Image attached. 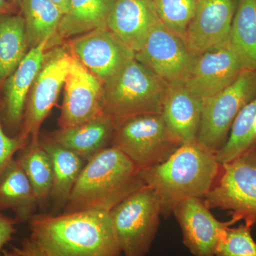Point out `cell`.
I'll return each mask as SVG.
<instances>
[{
	"instance_id": "obj_1",
	"label": "cell",
	"mask_w": 256,
	"mask_h": 256,
	"mask_svg": "<svg viewBox=\"0 0 256 256\" xmlns=\"http://www.w3.org/2000/svg\"><path fill=\"white\" fill-rule=\"evenodd\" d=\"M30 236L50 256H121L110 214L104 210L36 214Z\"/></svg>"
},
{
	"instance_id": "obj_2",
	"label": "cell",
	"mask_w": 256,
	"mask_h": 256,
	"mask_svg": "<svg viewBox=\"0 0 256 256\" xmlns=\"http://www.w3.org/2000/svg\"><path fill=\"white\" fill-rule=\"evenodd\" d=\"M216 154L196 141L185 143L163 162L141 170L144 184L160 197L162 215L168 216L186 198H203L220 172Z\"/></svg>"
},
{
	"instance_id": "obj_3",
	"label": "cell",
	"mask_w": 256,
	"mask_h": 256,
	"mask_svg": "<svg viewBox=\"0 0 256 256\" xmlns=\"http://www.w3.org/2000/svg\"><path fill=\"white\" fill-rule=\"evenodd\" d=\"M144 186L134 163L118 148L108 146L86 162L62 213L110 212Z\"/></svg>"
},
{
	"instance_id": "obj_4",
	"label": "cell",
	"mask_w": 256,
	"mask_h": 256,
	"mask_svg": "<svg viewBox=\"0 0 256 256\" xmlns=\"http://www.w3.org/2000/svg\"><path fill=\"white\" fill-rule=\"evenodd\" d=\"M168 84L136 58L104 84V114L114 122L146 114H161Z\"/></svg>"
},
{
	"instance_id": "obj_5",
	"label": "cell",
	"mask_w": 256,
	"mask_h": 256,
	"mask_svg": "<svg viewBox=\"0 0 256 256\" xmlns=\"http://www.w3.org/2000/svg\"><path fill=\"white\" fill-rule=\"evenodd\" d=\"M124 256H146L159 228L162 204L152 188L133 192L109 212Z\"/></svg>"
},
{
	"instance_id": "obj_6",
	"label": "cell",
	"mask_w": 256,
	"mask_h": 256,
	"mask_svg": "<svg viewBox=\"0 0 256 256\" xmlns=\"http://www.w3.org/2000/svg\"><path fill=\"white\" fill-rule=\"evenodd\" d=\"M110 144L140 171L163 162L182 146L170 134L161 114H138L114 122Z\"/></svg>"
},
{
	"instance_id": "obj_7",
	"label": "cell",
	"mask_w": 256,
	"mask_h": 256,
	"mask_svg": "<svg viewBox=\"0 0 256 256\" xmlns=\"http://www.w3.org/2000/svg\"><path fill=\"white\" fill-rule=\"evenodd\" d=\"M208 208L228 210L232 220L256 224V148L220 164L210 192L202 198Z\"/></svg>"
},
{
	"instance_id": "obj_8",
	"label": "cell",
	"mask_w": 256,
	"mask_h": 256,
	"mask_svg": "<svg viewBox=\"0 0 256 256\" xmlns=\"http://www.w3.org/2000/svg\"><path fill=\"white\" fill-rule=\"evenodd\" d=\"M256 96V70H247L230 86L203 100L197 142L216 153L227 142L240 111Z\"/></svg>"
},
{
	"instance_id": "obj_9",
	"label": "cell",
	"mask_w": 256,
	"mask_h": 256,
	"mask_svg": "<svg viewBox=\"0 0 256 256\" xmlns=\"http://www.w3.org/2000/svg\"><path fill=\"white\" fill-rule=\"evenodd\" d=\"M73 58L70 50L66 46L46 50L26 100L20 137L30 138L32 143L40 142V128L56 102Z\"/></svg>"
},
{
	"instance_id": "obj_10",
	"label": "cell",
	"mask_w": 256,
	"mask_h": 256,
	"mask_svg": "<svg viewBox=\"0 0 256 256\" xmlns=\"http://www.w3.org/2000/svg\"><path fill=\"white\" fill-rule=\"evenodd\" d=\"M196 56L181 37L160 22L150 32L134 58L151 69L166 84H172L185 82Z\"/></svg>"
},
{
	"instance_id": "obj_11",
	"label": "cell",
	"mask_w": 256,
	"mask_h": 256,
	"mask_svg": "<svg viewBox=\"0 0 256 256\" xmlns=\"http://www.w3.org/2000/svg\"><path fill=\"white\" fill-rule=\"evenodd\" d=\"M247 70L250 69L245 60L228 40L196 56L184 84L204 100L230 86Z\"/></svg>"
},
{
	"instance_id": "obj_12",
	"label": "cell",
	"mask_w": 256,
	"mask_h": 256,
	"mask_svg": "<svg viewBox=\"0 0 256 256\" xmlns=\"http://www.w3.org/2000/svg\"><path fill=\"white\" fill-rule=\"evenodd\" d=\"M68 48L104 84L117 75L136 56L106 26L76 37L70 42Z\"/></svg>"
},
{
	"instance_id": "obj_13",
	"label": "cell",
	"mask_w": 256,
	"mask_h": 256,
	"mask_svg": "<svg viewBox=\"0 0 256 256\" xmlns=\"http://www.w3.org/2000/svg\"><path fill=\"white\" fill-rule=\"evenodd\" d=\"M64 88L60 128L73 127L104 114V82L74 56Z\"/></svg>"
},
{
	"instance_id": "obj_14",
	"label": "cell",
	"mask_w": 256,
	"mask_h": 256,
	"mask_svg": "<svg viewBox=\"0 0 256 256\" xmlns=\"http://www.w3.org/2000/svg\"><path fill=\"white\" fill-rule=\"evenodd\" d=\"M238 0H198L184 42L198 56L228 41Z\"/></svg>"
},
{
	"instance_id": "obj_15",
	"label": "cell",
	"mask_w": 256,
	"mask_h": 256,
	"mask_svg": "<svg viewBox=\"0 0 256 256\" xmlns=\"http://www.w3.org/2000/svg\"><path fill=\"white\" fill-rule=\"evenodd\" d=\"M172 213L182 232L183 242L194 256H216L224 230L236 223L217 220L201 198L192 197L178 203Z\"/></svg>"
},
{
	"instance_id": "obj_16",
	"label": "cell",
	"mask_w": 256,
	"mask_h": 256,
	"mask_svg": "<svg viewBox=\"0 0 256 256\" xmlns=\"http://www.w3.org/2000/svg\"><path fill=\"white\" fill-rule=\"evenodd\" d=\"M50 42L45 41L28 50L16 70L4 82V100L1 118L3 128L20 132L28 95L44 60Z\"/></svg>"
},
{
	"instance_id": "obj_17",
	"label": "cell",
	"mask_w": 256,
	"mask_h": 256,
	"mask_svg": "<svg viewBox=\"0 0 256 256\" xmlns=\"http://www.w3.org/2000/svg\"><path fill=\"white\" fill-rule=\"evenodd\" d=\"M203 100L184 82L168 84L161 114L168 130L180 144L197 140L201 124Z\"/></svg>"
},
{
	"instance_id": "obj_18",
	"label": "cell",
	"mask_w": 256,
	"mask_h": 256,
	"mask_svg": "<svg viewBox=\"0 0 256 256\" xmlns=\"http://www.w3.org/2000/svg\"><path fill=\"white\" fill-rule=\"evenodd\" d=\"M160 22L152 0H116L106 26L136 53Z\"/></svg>"
},
{
	"instance_id": "obj_19",
	"label": "cell",
	"mask_w": 256,
	"mask_h": 256,
	"mask_svg": "<svg viewBox=\"0 0 256 256\" xmlns=\"http://www.w3.org/2000/svg\"><path fill=\"white\" fill-rule=\"evenodd\" d=\"M114 129L112 119L102 114L73 127L60 128L50 138L87 162L108 146Z\"/></svg>"
},
{
	"instance_id": "obj_20",
	"label": "cell",
	"mask_w": 256,
	"mask_h": 256,
	"mask_svg": "<svg viewBox=\"0 0 256 256\" xmlns=\"http://www.w3.org/2000/svg\"><path fill=\"white\" fill-rule=\"evenodd\" d=\"M40 144L48 153L53 170L50 195L52 212L50 214H58L64 212L66 206L74 185L86 162L50 138L40 141Z\"/></svg>"
},
{
	"instance_id": "obj_21",
	"label": "cell",
	"mask_w": 256,
	"mask_h": 256,
	"mask_svg": "<svg viewBox=\"0 0 256 256\" xmlns=\"http://www.w3.org/2000/svg\"><path fill=\"white\" fill-rule=\"evenodd\" d=\"M38 208L30 180L14 158L0 178V212L10 210L18 223H28Z\"/></svg>"
},
{
	"instance_id": "obj_22",
	"label": "cell",
	"mask_w": 256,
	"mask_h": 256,
	"mask_svg": "<svg viewBox=\"0 0 256 256\" xmlns=\"http://www.w3.org/2000/svg\"><path fill=\"white\" fill-rule=\"evenodd\" d=\"M116 0H69L58 28V38H70L106 26Z\"/></svg>"
},
{
	"instance_id": "obj_23",
	"label": "cell",
	"mask_w": 256,
	"mask_h": 256,
	"mask_svg": "<svg viewBox=\"0 0 256 256\" xmlns=\"http://www.w3.org/2000/svg\"><path fill=\"white\" fill-rule=\"evenodd\" d=\"M24 20L30 50L57 36L63 12L50 0H22L20 6Z\"/></svg>"
},
{
	"instance_id": "obj_24",
	"label": "cell",
	"mask_w": 256,
	"mask_h": 256,
	"mask_svg": "<svg viewBox=\"0 0 256 256\" xmlns=\"http://www.w3.org/2000/svg\"><path fill=\"white\" fill-rule=\"evenodd\" d=\"M28 50L22 15L0 16V82L16 70Z\"/></svg>"
},
{
	"instance_id": "obj_25",
	"label": "cell",
	"mask_w": 256,
	"mask_h": 256,
	"mask_svg": "<svg viewBox=\"0 0 256 256\" xmlns=\"http://www.w3.org/2000/svg\"><path fill=\"white\" fill-rule=\"evenodd\" d=\"M18 154L16 160L36 194L38 208L44 210L50 202L53 185V170L50 156L40 141L37 143L28 141Z\"/></svg>"
},
{
	"instance_id": "obj_26",
	"label": "cell",
	"mask_w": 256,
	"mask_h": 256,
	"mask_svg": "<svg viewBox=\"0 0 256 256\" xmlns=\"http://www.w3.org/2000/svg\"><path fill=\"white\" fill-rule=\"evenodd\" d=\"M228 40L248 68L256 70V0H238Z\"/></svg>"
},
{
	"instance_id": "obj_27",
	"label": "cell",
	"mask_w": 256,
	"mask_h": 256,
	"mask_svg": "<svg viewBox=\"0 0 256 256\" xmlns=\"http://www.w3.org/2000/svg\"><path fill=\"white\" fill-rule=\"evenodd\" d=\"M254 148H256V96L237 116L227 142L216 153V159L224 164Z\"/></svg>"
},
{
	"instance_id": "obj_28",
	"label": "cell",
	"mask_w": 256,
	"mask_h": 256,
	"mask_svg": "<svg viewBox=\"0 0 256 256\" xmlns=\"http://www.w3.org/2000/svg\"><path fill=\"white\" fill-rule=\"evenodd\" d=\"M160 22L184 40L198 0H152Z\"/></svg>"
},
{
	"instance_id": "obj_29",
	"label": "cell",
	"mask_w": 256,
	"mask_h": 256,
	"mask_svg": "<svg viewBox=\"0 0 256 256\" xmlns=\"http://www.w3.org/2000/svg\"><path fill=\"white\" fill-rule=\"evenodd\" d=\"M252 227L246 224L238 227H226L218 240L216 256H256V242Z\"/></svg>"
},
{
	"instance_id": "obj_30",
	"label": "cell",
	"mask_w": 256,
	"mask_h": 256,
	"mask_svg": "<svg viewBox=\"0 0 256 256\" xmlns=\"http://www.w3.org/2000/svg\"><path fill=\"white\" fill-rule=\"evenodd\" d=\"M28 142V140L23 139L18 136L13 137L5 132L0 110V178L15 158V154H18Z\"/></svg>"
},
{
	"instance_id": "obj_31",
	"label": "cell",
	"mask_w": 256,
	"mask_h": 256,
	"mask_svg": "<svg viewBox=\"0 0 256 256\" xmlns=\"http://www.w3.org/2000/svg\"><path fill=\"white\" fill-rule=\"evenodd\" d=\"M18 224L16 218L6 216L0 212V256L2 255L5 246L12 240L18 232L16 227Z\"/></svg>"
},
{
	"instance_id": "obj_32",
	"label": "cell",
	"mask_w": 256,
	"mask_h": 256,
	"mask_svg": "<svg viewBox=\"0 0 256 256\" xmlns=\"http://www.w3.org/2000/svg\"><path fill=\"white\" fill-rule=\"evenodd\" d=\"M15 248L20 256H50L30 236L24 238L20 246Z\"/></svg>"
},
{
	"instance_id": "obj_33",
	"label": "cell",
	"mask_w": 256,
	"mask_h": 256,
	"mask_svg": "<svg viewBox=\"0 0 256 256\" xmlns=\"http://www.w3.org/2000/svg\"><path fill=\"white\" fill-rule=\"evenodd\" d=\"M15 6L12 2L6 0H0V16L12 14L14 12Z\"/></svg>"
},
{
	"instance_id": "obj_34",
	"label": "cell",
	"mask_w": 256,
	"mask_h": 256,
	"mask_svg": "<svg viewBox=\"0 0 256 256\" xmlns=\"http://www.w3.org/2000/svg\"><path fill=\"white\" fill-rule=\"evenodd\" d=\"M52 2L54 3L60 10L63 14L66 12L68 9L69 0H50Z\"/></svg>"
},
{
	"instance_id": "obj_35",
	"label": "cell",
	"mask_w": 256,
	"mask_h": 256,
	"mask_svg": "<svg viewBox=\"0 0 256 256\" xmlns=\"http://www.w3.org/2000/svg\"><path fill=\"white\" fill-rule=\"evenodd\" d=\"M2 256H20V254L15 248V247H13L12 250H3L2 255Z\"/></svg>"
},
{
	"instance_id": "obj_36",
	"label": "cell",
	"mask_w": 256,
	"mask_h": 256,
	"mask_svg": "<svg viewBox=\"0 0 256 256\" xmlns=\"http://www.w3.org/2000/svg\"><path fill=\"white\" fill-rule=\"evenodd\" d=\"M22 0H12V3L14 5L15 8L16 6H20L21 4Z\"/></svg>"
},
{
	"instance_id": "obj_37",
	"label": "cell",
	"mask_w": 256,
	"mask_h": 256,
	"mask_svg": "<svg viewBox=\"0 0 256 256\" xmlns=\"http://www.w3.org/2000/svg\"><path fill=\"white\" fill-rule=\"evenodd\" d=\"M0 110H1V108H0Z\"/></svg>"
}]
</instances>
